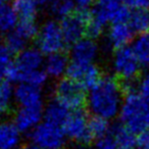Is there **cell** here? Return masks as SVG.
<instances>
[{"label": "cell", "mask_w": 149, "mask_h": 149, "mask_svg": "<svg viewBox=\"0 0 149 149\" xmlns=\"http://www.w3.org/2000/svg\"><path fill=\"white\" fill-rule=\"evenodd\" d=\"M15 101L19 107H42L43 93L41 88L19 83L15 88Z\"/></svg>", "instance_id": "cell-13"}, {"label": "cell", "mask_w": 149, "mask_h": 149, "mask_svg": "<svg viewBox=\"0 0 149 149\" xmlns=\"http://www.w3.org/2000/svg\"><path fill=\"white\" fill-rule=\"evenodd\" d=\"M62 129L66 138L77 144L88 145L94 140L90 131V118H88L85 112L81 109L70 112Z\"/></svg>", "instance_id": "cell-8"}, {"label": "cell", "mask_w": 149, "mask_h": 149, "mask_svg": "<svg viewBox=\"0 0 149 149\" xmlns=\"http://www.w3.org/2000/svg\"><path fill=\"white\" fill-rule=\"evenodd\" d=\"M90 131L94 139H99L109 135L110 126L107 120L98 116H93L90 118Z\"/></svg>", "instance_id": "cell-28"}, {"label": "cell", "mask_w": 149, "mask_h": 149, "mask_svg": "<svg viewBox=\"0 0 149 149\" xmlns=\"http://www.w3.org/2000/svg\"><path fill=\"white\" fill-rule=\"evenodd\" d=\"M129 25L135 33H147L149 31V13L146 10L133 11L129 19Z\"/></svg>", "instance_id": "cell-23"}, {"label": "cell", "mask_w": 149, "mask_h": 149, "mask_svg": "<svg viewBox=\"0 0 149 149\" xmlns=\"http://www.w3.org/2000/svg\"><path fill=\"white\" fill-rule=\"evenodd\" d=\"M132 49L141 65H149V32L140 34L134 40Z\"/></svg>", "instance_id": "cell-21"}, {"label": "cell", "mask_w": 149, "mask_h": 149, "mask_svg": "<svg viewBox=\"0 0 149 149\" xmlns=\"http://www.w3.org/2000/svg\"><path fill=\"white\" fill-rule=\"evenodd\" d=\"M22 134L13 120L0 123V149H17L22 142Z\"/></svg>", "instance_id": "cell-15"}, {"label": "cell", "mask_w": 149, "mask_h": 149, "mask_svg": "<svg viewBox=\"0 0 149 149\" xmlns=\"http://www.w3.org/2000/svg\"><path fill=\"white\" fill-rule=\"evenodd\" d=\"M44 61V54L38 48L27 47L17 53V58L7 74V79L22 83L30 74L43 70Z\"/></svg>", "instance_id": "cell-3"}, {"label": "cell", "mask_w": 149, "mask_h": 149, "mask_svg": "<svg viewBox=\"0 0 149 149\" xmlns=\"http://www.w3.org/2000/svg\"><path fill=\"white\" fill-rule=\"evenodd\" d=\"M15 31L25 40L30 42L32 39L37 37L39 27L36 21H19V24L15 27Z\"/></svg>", "instance_id": "cell-26"}, {"label": "cell", "mask_w": 149, "mask_h": 149, "mask_svg": "<svg viewBox=\"0 0 149 149\" xmlns=\"http://www.w3.org/2000/svg\"><path fill=\"white\" fill-rule=\"evenodd\" d=\"M137 147L139 149H149V128L138 135V137H137Z\"/></svg>", "instance_id": "cell-32"}, {"label": "cell", "mask_w": 149, "mask_h": 149, "mask_svg": "<svg viewBox=\"0 0 149 149\" xmlns=\"http://www.w3.org/2000/svg\"><path fill=\"white\" fill-rule=\"evenodd\" d=\"M44 110L42 107H19L15 111L13 122L22 133L31 134L43 120Z\"/></svg>", "instance_id": "cell-12"}, {"label": "cell", "mask_w": 149, "mask_h": 149, "mask_svg": "<svg viewBox=\"0 0 149 149\" xmlns=\"http://www.w3.org/2000/svg\"><path fill=\"white\" fill-rule=\"evenodd\" d=\"M134 33L129 23H114L108 28L106 41L110 47L116 50L120 49L127 47V45L132 41Z\"/></svg>", "instance_id": "cell-14"}, {"label": "cell", "mask_w": 149, "mask_h": 149, "mask_svg": "<svg viewBox=\"0 0 149 149\" xmlns=\"http://www.w3.org/2000/svg\"><path fill=\"white\" fill-rule=\"evenodd\" d=\"M90 13L87 9H80L74 11L72 15L62 19L61 29L66 44H74L85 37L87 34L88 19Z\"/></svg>", "instance_id": "cell-9"}, {"label": "cell", "mask_w": 149, "mask_h": 149, "mask_svg": "<svg viewBox=\"0 0 149 149\" xmlns=\"http://www.w3.org/2000/svg\"><path fill=\"white\" fill-rule=\"evenodd\" d=\"M74 5L72 0H54L49 9L55 17L64 19L74 13Z\"/></svg>", "instance_id": "cell-24"}, {"label": "cell", "mask_w": 149, "mask_h": 149, "mask_svg": "<svg viewBox=\"0 0 149 149\" xmlns=\"http://www.w3.org/2000/svg\"><path fill=\"white\" fill-rule=\"evenodd\" d=\"M66 76L68 79L88 90L93 87L102 77L95 63H79L72 61L70 63Z\"/></svg>", "instance_id": "cell-10"}, {"label": "cell", "mask_w": 149, "mask_h": 149, "mask_svg": "<svg viewBox=\"0 0 149 149\" xmlns=\"http://www.w3.org/2000/svg\"><path fill=\"white\" fill-rule=\"evenodd\" d=\"M124 3L133 11L146 10L147 7H149V0H124Z\"/></svg>", "instance_id": "cell-31"}, {"label": "cell", "mask_w": 149, "mask_h": 149, "mask_svg": "<svg viewBox=\"0 0 149 149\" xmlns=\"http://www.w3.org/2000/svg\"><path fill=\"white\" fill-rule=\"evenodd\" d=\"M93 149H118L111 135H107L97 139Z\"/></svg>", "instance_id": "cell-30"}, {"label": "cell", "mask_w": 149, "mask_h": 149, "mask_svg": "<svg viewBox=\"0 0 149 149\" xmlns=\"http://www.w3.org/2000/svg\"><path fill=\"white\" fill-rule=\"evenodd\" d=\"M141 66L132 47L127 46L114 51L111 60L112 72L124 83L136 81Z\"/></svg>", "instance_id": "cell-5"}, {"label": "cell", "mask_w": 149, "mask_h": 149, "mask_svg": "<svg viewBox=\"0 0 149 149\" xmlns=\"http://www.w3.org/2000/svg\"><path fill=\"white\" fill-rule=\"evenodd\" d=\"M32 144L40 149H61L65 143V134L61 126L43 120L30 134Z\"/></svg>", "instance_id": "cell-6"}, {"label": "cell", "mask_w": 149, "mask_h": 149, "mask_svg": "<svg viewBox=\"0 0 149 149\" xmlns=\"http://www.w3.org/2000/svg\"><path fill=\"white\" fill-rule=\"evenodd\" d=\"M36 44L38 49L47 56L61 52L66 45L61 25L54 19L42 24L36 37Z\"/></svg>", "instance_id": "cell-4"}, {"label": "cell", "mask_w": 149, "mask_h": 149, "mask_svg": "<svg viewBox=\"0 0 149 149\" xmlns=\"http://www.w3.org/2000/svg\"><path fill=\"white\" fill-rule=\"evenodd\" d=\"M15 101V88L6 79H0V118L10 111Z\"/></svg>", "instance_id": "cell-20"}, {"label": "cell", "mask_w": 149, "mask_h": 149, "mask_svg": "<svg viewBox=\"0 0 149 149\" xmlns=\"http://www.w3.org/2000/svg\"><path fill=\"white\" fill-rule=\"evenodd\" d=\"M24 149H40L39 147H37L36 145H34V144H30V145H28V146H26Z\"/></svg>", "instance_id": "cell-37"}, {"label": "cell", "mask_w": 149, "mask_h": 149, "mask_svg": "<svg viewBox=\"0 0 149 149\" xmlns=\"http://www.w3.org/2000/svg\"><path fill=\"white\" fill-rule=\"evenodd\" d=\"M95 0H74V4L77 5L80 9H87L89 6H91Z\"/></svg>", "instance_id": "cell-34"}, {"label": "cell", "mask_w": 149, "mask_h": 149, "mask_svg": "<svg viewBox=\"0 0 149 149\" xmlns=\"http://www.w3.org/2000/svg\"><path fill=\"white\" fill-rule=\"evenodd\" d=\"M70 112V110L65 108L58 101L54 100V101L48 103L44 109V120H47L52 124L62 127Z\"/></svg>", "instance_id": "cell-19"}, {"label": "cell", "mask_w": 149, "mask_h": 149, "mask_svg": "<svg viewBox=\"0 0 149 149\" xmlns=\"http://www.w3.org/2000/svg\"><path fill=\"white\" fill-rule=\"evenodd\" d=\"M120 118L123 125L135 134L149 128V92L138 89L126 93L120 108Z\"/></svg>", "instance_id": "cell-2"}, {"label": "cell", "mask_w": 149, "mask_h": 149, "mask_svg": "<svg viewBox=\"0 0 149 149\" xmlns=\"http://www.w3.org/2000/svg\"><path fill=\"white\" fill-rule=\"evenodd\" d=\"M70 62L68 58L62 52L48 55L44 61L43 70L48 78L51 79H60L68 74V66Z\"/></svg>", "instance_id": "cell-16"}, {"label": "cell", "mask_w": 149, "mask_h": 149, "mask_svg": "<svg viewBox=\"0 0 149 149\" xmlns=\"http://www.w3.org/2000/svg\"><path fill=\"white\" fill-rule=\"evenodd\" d=\"M124 97L122 84L111 76H103L88 90L86 104L93 116L109 120L120 116Z\"/></svg>", "instance_id": "cell-1"}, {"label": "cell", "mask_w": 149, "mask_h": 149, "mask_svg": "<svg viewBox=\"0 0 149 149\" xmlns=\"http://www.w3.org/2000/svg\"><path fill=\"white\" fill-rule=\"evenodd\" d=\"M13 61L15 60L13 59V52L5 44L0 42V79L7 78Z\"/></svg>", "instance_id": "cell-27"}, {"label": "cell", "mask_w": 149, "mask_h": 149, "mask_svg": "<svg viewBox=\"0 0 149 149\" xmlns=\"http://www.w3.org/2000/svg\"><path fill=\"white\" fill-rule=\"evenodd\" d=\"M17 24H19V19L11 6L5 5L0 8V35L1 34L8 35L15 29Z\"/></svg>", "instance_id": "cell-22"}, {"label": "cell", "mask_w": 149, "mask_h": 149, "mask_svg": "<svg viewBox=\"0 0 149 149\" xmlns=\"http://www.w3.org/2000/svg\"><path fill=\"white\" fill-rule=\"evenodd\" d=\"M11 8L15 13L19 21H36L39 5L36 0H13Z\"/></svg>", "instance_id": "cell-17"}, {"label": "cell", "mask_w": 149, "mask_h": 149, "mask_svg": "<svg viewBox=\"0 0 149 149\" xmlns=\"http://www.w3.org/2000/svg\"><path fill=\"white\" fill-rule=\"evenodd\" d=\"M9 1H13V0H0V8L5 6L7 4V2H9Z\"/></svg>", "instance_id": "cell-36"}, {"label": "cell", "mask_w": 149, "mask_h": 149, "mask_svg": "<svg viewBox=\"0 0 149 149\" xmlns=\"http://www.w3.org/2000/svg\"><path fill=\"white\" fill-rule=\"evenodd\" d=\"M138 88L142 92H149V70L143 76Z\"/></svg>", "instance_id": "cell-33"}, {"label": "cell", "mask_w": 149, "mask_h": 149, "mask_svg": "<svg viewBox=\"0 0 149 149\" xmlns=\"http://www.w3.org/2000/svg\"><path fill=\"white\" fill-rule=\"evenodd\" d=\"M124 3V0H97L95 9L99 11L109 23H111L113 13Z\"/></svg>", "instance_id": "cell-25"}, {"label": "cell", "mask_w": 149, "mask_h": 149, "mask_svg": "<svg viewBox=\"0 0 149 149\" xmlns=\"http://www.w3.org/2000/svg\"><path fill=\"white\" fill-rule=\"evenodd\" d=\"M99 55V46L93 38L84 37L72 45L70 58L72 62L95 63Z\"/></svg>", "instance_id": "cell-11"}, {"label": "cell", "mask_w": 149, "mask_h": 149, "mask_svg": "<svg viewBox=\"0 0 149 149\" xmlns=\"http://www.w3.org/2000/svg\"><path fill=\"white\" fill-rule=\"evenodd\" d=\"M110 135L118 149H135V147H137L136 134L124 125L114 127Z\"/></svg>", "instance_id": "cell-18"}, {"label": "cell", "mask_w": 149, "mask_h": 149, "mask_svg": "<svg viewBox=\"0 0 149 149\" xmlns=\"http://www.w3.org/2000/svg\"><path fill=\"white\" fill-rule=\"evenodd\" d=\"M47 80L48 77L47 74H46V72H44V70H39L30 74L29 76H27L22 83H27L30 84V85L36 86V87L42 88L46 84Z\"/></svg>", "instance_id": "cell-29"}, {"label": "cell", "mask_w": 149, "mask_h": 149, "mask_svg": "<svg viewBox=\"0 0 149 149\" xmlns=\"http://www.w3.org/2000/svg\"><path fill=\"white\" fill-rule=\"evenodd\" d=\"M82 86L70 79L60 80L54 88L55 100L70 111L80 110L86 103L87 94Z\"/></svg>", "instance_id": "cell-7"}, {"label": "cell", "mask_w": 149, "mask_h": 149, "mask_svg": "<svg viewBox=\"0 0 149 149\" xmlns=\"http://www.w3.org/2000/svg\"><path fill=\"white\" fill-rule=\"evenodd\" d=\"M53 1L54 0H36V2L38 3L39 7H48V8L53 3Z\"/></svg>", "instance_id": "cell-35"}]
</instances>
